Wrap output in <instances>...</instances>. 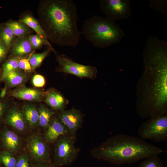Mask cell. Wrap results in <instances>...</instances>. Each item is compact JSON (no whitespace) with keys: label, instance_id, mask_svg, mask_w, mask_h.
I'll return each instance as SVG.
<instances>
[{"label":"cell","instance_id":"6da1fadb","mask_svg":"<svg viewBox=\"0 0 167 167\" xmlns=\"http://www.w3.org/2000/svg\"><path fill=\"white\" fill-rule=\"evenodd\" d=\"M144 69L136 86L135 109L141 118L167 115V43L148 40L143 52Z\"/></svg>","mask_w":167,"mask_h":167},{"label":"cell","instance_id":"7a4b0ae2","mask_svg":"<svg viewBox=\"0 0 167 167\" xmlns=\"http://www.w3.org/2000/svg\"><path fill=\"white\" fill-rule=\"evenodd\" d=\"M77 8L72 0H41L37 9L39 22L48 41L75 47L81 32L77 25Z\"/></svg>","mask_w":167,"mask_h":167},{"label":"cell","instance_id":"3957f363","mask_svg":"<svg viewBox=\"0 0 167 167\" xmlns=\"http://www.w3.org/2000/svg\"><path fill=\"white\" fill-rule=\"evenodd\" d=\"M164 152L160 148L137 137L119 134L96 148L94 155L117 166L132 164Z\"/></svg>","mask_w":167,"mask_h":167},{"label":"cell","instance_id":"277c9868","mask_svg":"<svg viewBox=\"0 0 167 167\" xmlns=\"http://www.w3.org/2000/svg\"><path fill=\"white\" fill-rule=\"evenodd\" d=\"M81 34L94 47L98 49L118 44L125 36L115 22L98 15L85 21Z\"/></svg>","mask_w":167,"mask_h":167},{"label":"cell","instance_id":"5b68a950","mask_svg":"<svg viewBox=\"0 0 167 167\" xmlns=\"http://www.w3.org/2000/svg\"><path fill=\"white\" fill-rule=\"evenodd\" d=\"M75 135L68 134L59 138L55 143L54 161V167L69 165L76 159L79 152L75 147Z\"/></svg>","mask_w":167,"mask_h":167},{"label":"cell","instance_id":"8992f818","mask_svg":"<svg viewBox=\"0 0 167 167\" xmlns=\"http://www.w3.org/2000/svg\"><path fill=\"white\" fill-rule=\"evenodd\" d=\"M138 134L144 140L158 142L166 141L167 115L149 118L140 125Z\"/></svg>","mask_w":167,"mask_h":167},{"label":"cell","instance_id":"52a82bcc","mask_svg":"<svg viewBox=\"0 0 167 167\" xmlns=\"http://www.w3.org/2000/svg\"><path fill=\"white\" fill-rule=\"evenodd\" d=\"M56 55V61L58 64L57 71L73 75L80 78L86 77L92 79L96 78L98 70L96 67L75 62L64 54Z\"/></svg>","mask_w":167,"mask_h":167},{"label":"cell","instance_id":"ba28073f","mask_svg":"<svg viewBox=\"0 0 167 167\" xmlns=\"http://www.w3.org/2000/svg\"><path fill=\"white\" fill-rule=\"evenodd\" d=\"M99 5L105 17L115 22L127 19L132 14L130 0H100Z\"/></svg>","mask_w":167,"mask_h":167},{"label":"cell","instance_id":"9c48e42d","mask_svg":"<svg viewBox=\"0 0 167 167\" xmlns=\"http://www.w3.org/2000/svg\"><path fill=\"white\" fill-rule=\"evenodd\" d=\"M27 147L31 159L36 163H52L49 144L38 133H35L27 138Z\"/></svg>","mask_w":167,"mask_h":167},{"label":"cell","instance_id":"30bf717a","mask_svg":"<svg viewBox=\"0 0 167 167\" xmlns=\"http://www.w3.org/2000/svg\"><path fill=\"white\" fill-rule=\"evenodd\" d=\"M83 116L81 112L75 109L61 111L58 118L66 126L70 134L75 135L81 126Z\"/></svg>","mask_w":167,"mask_h":167},{"label":"cell","instance_id":"8fae6325","mask_svg":"<svg viewBox=\"0 0 167 167\" xmlns=\"http://www.w3.org/2000/svg\"><path fill=\"white\" fill-rule=\"evenodd\" d=\"M45 130L43 138L49 144L54 143L60 137L70 134L58 118L53 116Z\"/></svg>","mask_w":167,"mask_h":167},{"label":"cell","instance_id":"7c38bea8","mask_svg":"<svg viewBox=\"0 0 167 167\" xmlns=\"http://www.w3.org/2000/svg\"><path fill=\"white\" fill-rule=\"evenodd\" d=\"M45 92L22 86L12 90L10 95L15 98L30 101H40L44 99Z\"/></svg>","mask_w":167,"mask_h":167},{"label":"cell","instance_id":"4fadbf2b","mask_svg":"<svg viewBox=\"0 0 167 167\" xmlns=\"http://www.w3.org/2000/svg\"><path fill=\"white\" fill-rule=\"evenodd\" d=\"M3 122L20 131H24L27 126V122L22 111L16 107L9 108Z\"/></svg>","mask_w":167,"mask_h":167},{"label":"cell","instance_id":"5bb4252c","mask_svg":"<svg viewBox=\"0 0 167 167\" xmlns=\"http://www.w3.org/2000/svg\"><path fill=\"white\" fill-rule=\"evenodd\" d=\"M11 56L21 57L28 55L33 53L34 49L32 48L28 36L16 37L11 47Z\"/></svg>","mask_w":167,"mask_h":167},{"label":"cell","instance_id":"9a60e30c","mask_svg":"<svg viewBox=\"0 0 167 167\" xmlns=\"http://www.w3.org/2000/svg\"><path fill=\"white\" fill-rule=\"evenodd\" d=\"M45 102L52 109L56 110H63L68 103V101L56 90L51 88L45 92Z\"/></svg>","mask_w":167,"mask_h":167},{"label":"cell","instance_id":"2e32d148","mask_svg":"<svg viewBox=\"0 0 167 167\" xmlns=\"http://www.w3.org/2000/svg\"><path fill=\"white\" fill-rule=\"evenodd\" d=\"M0 141L4 150L14 153L17 152L20 148L19 137L15 132L8 129H4L0 132Z\"/></svg>","mask_w":167,"mask_h":167},{"label":"cell","instance_id":"e0dca14e","mask_svg":"<svg viewBox=\"0 0 167 167\" xmlns=\"http://www.w3.org/2000/svg\"><path fill=\"white\" fill-rule=\"evenodd\" d=\"M19 20L27 25L34 31L37 34L48 40L46 35L39 21L30 13L28 11L24 12L20 16Z\"/></svg>","mask_w":167,"mask_h":167},{"label":"cell","instance_id":"ac0fdd59","mask_svg":"<svg viewBox=\"0 0 167 167\" xmlns=\"http://www.w3.org/2000/svg\"><path fill=\"white\" fill-rule=\"evenodd\" d=\"M28 78L27 75L19 69L9 73L3 81L5 83L8 88L22 85Z\"/></svg>","mask_w":167,"mask_h":167},{"label":"cell","instance_id":"d6986e66","mask_svg":"<svg viewBox=\"0 0 167 167\" xmlns=\"http://www.w3.org/2000/svg\"><path fill=\"white\" fill-rule=\"evenodd\" d=\"M21 111L27 123L31 127H35L39 124L38 109L35 106L31 104H25Z\"/></svg>","mask_w":167,"mask_h":167},{"label":"cell","instance_id":"ffe728a7","mask_svg":"<svg viewBox=\"0 0 167 167\" xmlns=\"http://www.w3.org/2000/svg\"><path fill=\"white\" fill-rule=\"evenodd\" d=\"M4 23L12 30L16 37L29 36L32 32L31 28L19 20L10 19Z\"/></svg>","mask_w":167,"mask_h":167},{"label":"cell","instance_id":"44dd1931","mask_svg":"<svg viewBox=\"0 0 167 167\" xmlns=\"http://www.w3.org/2000/svg\"><path fill=\"white\" fill-rule=\"evenodd\" d=\"M16 36L12 30L4 23L0 24V41L8 52Z\"/></svg>","mask_w":167,"mask_h":167},{"label":"cell","instance_id":"7402d4cb","mask_svg":"<svg viewBox=\"0 0 167 167\" xmlns=\"http://www.w3.org/2000/svg\"><path fill=\"white\" fill-rule=\"evenodd\" d=\"M52 51L54 52L55 54H57V52L54 48L49 47H48L47 50L43 52L32 53L29 58V62L32 71H34L39 66L43 60Z\"/></svg>","mask_w":167,"mask_h":167},{"label":"cell","instance_id":"603a6c76","mask_svg":"<svg viewBox=\"0 0 167 167\" xmlns=\"http://www.w3.org/2000/svg\"><path fill=\"white\" fill-rule=\"evenodd\" d=\"M38 109L39 114V124L45 129L55 113L53 110L44 105L41 106Z\"/></svg>","mask_w":167,"mask_h":167},{"label":"cell","instance_id":"cb8c5ba5","mask_svg":"<svg viewBox=\"0 0 167 167\" xmlns=\"http://www.w3.org/2000/svg\"><path fill=\"white\" fill-rule=\"evenodd\" d=\"M19 57L11 56L3 63L2 74L0 82L2 81L6 75L11 72L19 69L18 66Z\"/></svg>","mask_w":167,"mask_h":167},{"label":"cell","instance_id":"d4e9b609","mask_svg":"<svg viewBox=\"0 0 167 167\" xmlns=\"http://www.w3.org/2000/svg\"><path fill=\"white\" fill-rule=\"evenodd\" d=\"M13 153L10 151L4 150L0 151V163L5 167H15L17 158Z\"/></svg>","mask_w":167,"mask_h":167},{"label":"cell","instance_id":"484cf974","mask_svg":"<svg viewBox=\"0 0 167 167\" xmlns=\"http://www.w3.org/2000/svg\"><path fill=\"white\" fill-rule=\"evenodd\" d=\"M28 39L31 46L34 49L41 48L43 45L53 48L50 42L38 34H31L28 36Z\"/></svg>","mask_w":167,"mask_h":167},{"label":"cell","instance_id":"4316f807","mask_svg":"<svg viewBox=\"0 0 167 167\" xmlns=\"http://www.w3.org/2000/svg\"><path fill=\"white\" fill-rule=\"evenodd\" d=\"M139 167H164V166L161 159L157 156L144 159Z\"/></svg>","mask_w":167,"mask_h":167},{"label":"cell","instance_id":"83f0119b","mask_svg":"<svg viewBox=\"0 0 167 167\" xmlns=\"http://www.w3.org/2000/svg\"><path fill=\"white\" fill-rule=\"evenodd\" d=\"M149 5L154 10L161 14L167 15V1L166 0H150Z\"/></svg>","mask_w":167,"mask_h":167},{"label":"cell","instance_id":"f1b7e54d","mask_svg":"<svg viewBox=\"0 0 167 167\" xmlns=\"http://www.w3.org/2000/svg\"><path fill=\"white\" fill-rule=\"evenodd\" d=\"M31 54L27 56L19 57L18 63L19 69L23 70L27 72H30L32 71L29 62V57Z\"/></svg>","mask_w":167,"mask_h":167},{"label":"cell","instance_id":"f546056e","mask_svg":"<svg viewBox=\"0 0 167 167\" xmlns=\"http://www.w3.org/2000/svg\"><path fill=\"white\" fill-rule=\"evenodd\" d=\"M8 101L6 98H0V124L3 122L5 117L9 109Z\"/></svg>","mask_w":167,"mask_h":167},{"label":"cell","instance_id":"4dcf8cb0","mask_svg":"<svg viewBox=\"0 0 167 167\" xmlns=\"http://www.w3.org/2000/svg\"><path fill=\"white\" fill-rule=\"evenodd\" d=\"M29 159L27 154H24L20 155L17 158L15 167H30Z\"/></svg>","mask_w":167,"mask_h":167},{"label":"cell","instance_id":"1f68e13d","mask_svg":"<svg viewBox=\"0 0 167 167\" xmlns=\"http://www.w3.org/2000/svg\"><path fill=\"white\" fill-rule=\"evenodd\" d=\"M32 83L33 85L36 87H42L45 84V80L44 77L41 75L36 74L35 75L32 79Z\"/></svg>","mask_w":167,"mask_h":167},{"label":"cell","instance_id":"d6a6232c","mask_svg":"<svg viewBox=\"0 0 167 167\" xmlns=\"http://www.w3.org/2000/svg\"><path fill=\"white\" fill-rule=\"evenodd\" d=\"M8 53L6 48L0 41V63L5 60Z\"/></svg>","mask_w":167,"mask_h":167},{"label":"cell","instance_id":"836d02e7","mask_svg":"<svg viewBox=\"0 0 167 167\" xmlns=\"http://www.w3.org/2000/svg\"><path fill=\"white\" fill-rule=\"evenodd\" d=\"M8 88L7 85L5 84V86L2 89L0 93V98L3 99L5 98Z\"/></svg>","mask_w":167,"mask_h":167},{"label":"cell","instance_id":"e575fe53","mask_svg":"<svg viewBox=\"0 0 167 167\" xmlns=\"http://www.w3.org/2000/svg\"><path fill=\"white\" fill-rule=\"evenodd\" d=\"M32 167H54L52 163H36Z\"/></svg>","mask_w":167,"mask_h":167},{"label":"cell","instance_id":"d590c367","mask_svg":"<svg viewBox=\"0 0 167 167\" xmlns=\"http://www.w3.org/2000/svg\"><path fill=\"white\" fill-rule=\"evenodd\" d=\"M2 69L1 68H0V80L2 77Z\"/></svg>","mask_w":167,"mask_h":167},{"label":"cell","instance_id":"8d00e7d4","mask_svg":"<svg viewBox=\"0 0 167 167\" xmlns=\"http://www.w3.org/2000/svg\"></svg>","mask_w":167,"mask_h":167}]
</instances>
